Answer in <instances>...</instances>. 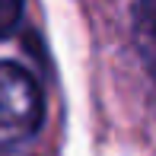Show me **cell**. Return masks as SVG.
Masks as SVG:
<instances>
[{"label": "cell", "mask_w": 156, "mask_h": 156, "mask_svg": "<svg viewBox=\"0 0 156 156\" xmlns=\"http://www.w3.org/2000/svg\"><path fill=\"white\" fill-rule=\"evenodd\" d=\"M38 83L16 61H0V147H16L29 140L41 124Z\"/></svg>", "instance_id": "1"}, {"label": "cell", "mask_w": 156, "mask_h": 156, "mask_svg": "<svg viewBox=\"0 0 156 156\" xmlns=\"http://www.w3.org/2000/svg\"><path fill=\"white\" fill-rule=\"evenodd\" d=\"M134 41H137L140 61L156 83V0L134 3Z\"/></svg>", "instance_id": "2"}, {"label": "cell", "mask_w": 156, "mask_h": 156, "mask_svg": "<svg viewBox=\"0 0 156 156\" xmlns=\"http://www.w3.org/2000/svg\"><path fill=\"white\" fill-rule=\"evenodd\" d=\"M23 19V0H0V41L10 38Z\"/></svg>", "instance_id": "3"}]
</instances>
